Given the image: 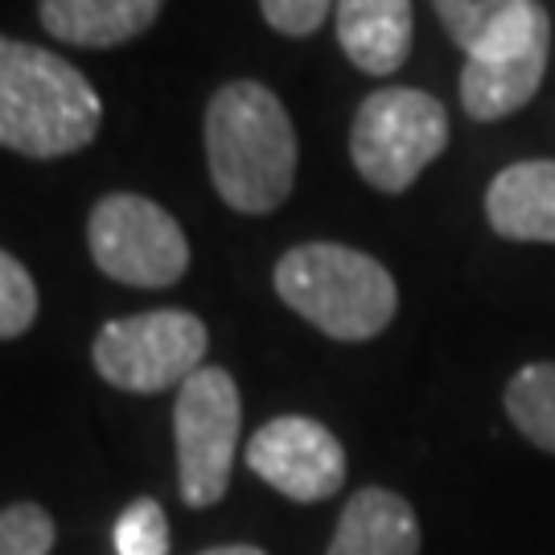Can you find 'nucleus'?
I'll return each mask as SVG.
<instances>
[{"label":"nucleus","mask_w":555,"mask_h":555,"mask_svg":"<svg viewBox=\"0 0 555 555\" xmlns=\"http://www.w3.org/2000/svg\"><path fill=\"white\" fill-rule=\"evenodd\" d=\"M206 346L210 334L202 318L185 309H153L137 318L107 321L95 334L91 358L103 383L132 396H160L198 375Z\"/></svg>","instance_id":"39448f33"},{"label":"nucleus","mask_w":555,"mask_h":555,"mask_svg":"<svg viewBox=\"0 0 555 555\" xmlns=\"http://www.w3.org/2000/svg\"><path fill=\"white\" fill-rule=\"evenodd\" d=\"M206 165L238 215H272L297 181V132L272 87L238 79L206 103Z\"/></svg>","instance_id":"f257e3e1"},{"label":"nucleus","mask_w":555,"mask_h":555,"mask_svg":"<svg viewBox=\"0 0 555 555\" xmlns=\"http://www.w3.org/2000/svg\"><path fill=\"white\" fill-rule=\"evenodd\" d=\"M202 555H268V552H259L251 543H227V547H210V552H202Z\"/></svg>","instance_id":"aec40b11"},{"label":"nucleus","mask_w":555,"mask_h":555,"mask_svg":"<svg viewBox=\"0 0 555 555\" xmlns=\"http://www.w3.org/2000/svg\"><path fill=\"white\" fill-rule=\"evenodd\" d=\"M433 4H437V17L444 25V34L465 54H474L477 46H486L522 9V0H433Z\"/></svg>","instance_id":"2eb2a0df"},{"label":"nucleus","mask_w":555,"mask_h":555,"mask_svg":"<svg viewBox=\"0 0 555 555\" xmlns=\"http://www.w3.org/2000/svg\"><path fill=\"white\" fill-rule=\"evenodd\" d=\"M243 399L235 378L222 366H202L178 387L173 403V437H178L181 502L206 511L222 502L231 486V465L238 449Z\"/></svg>","instance_id":"0eeeda50"},{"label":"nucleus","mask_w":555,"mask_h":555,"mask_svg":"<svg viewBox=\"0 0 555 555\" xmlns=\"http://www.w3.org/2000/svg\"><path fill=\"white\" fill-rule=\"evenodd\" d=\"M87 247L103 276L132 288H169L190 272L181 222L144 194H103L87 219Z\"/></svg>","instance_id":"423d86ee"},{"label":"nucleus","mask_w":555,"mask_h":555,"mask_svg":"<svg viewBox=\"0 0 555 555\" xmlns=\"http://www.w3.org/2000/svg\"><path fill=\"white\" fill-rule=\"evenodd\" d=\"M165 0H38L41 29L82 50H116L153 29Z\"/></svg>","instance_id":"9b49d317"},{"label":"nucleus","mask_w":555,"mask_h":555,"mask_svg":"<svg viewBox=\"0 0 555 555\" xmlns=\"http://www.w3.org/2000/svg\"><path fill=\"white\" fill-rule=\"evenodd\" d=\"M486 219L502 238L555 243V160L506 165L486 190Z\"/></svg>","instance_id":"f8f14e48"},{"label":"nucleus","mask_w":555,"mask_h":555,"mask_svg":"<svg viewBox=\"0 0 555 555\" xmlns=\"http://www.w3.org/2000/svg\"><path fill=\"white\" fill-rule=\"evenodd\" d=\"M38 284L17 256L0 251V341L21 337L38 321Z\"/></svg>","instance_id":"dca6fc26"},{"label":"nucleus","mask_w":555,"mask_h":555,"mask_svg":"<svg viewBox=\"0 0 555 555\" xmlns=\"http://www.w3.org/2000/svg\"><path fill=\"white\" fill-rule=\"evenodd\" d=\"M552 21L539 0H522L515 17L498 29L486 46L465 54L461 66V107L469 119H506L535 100L547 70Z\"/></svg>","instance_id":"6e6552de"},{"label":"nucleus","mask_w":555,"mask_h":555,"mask_svg":"<svg viewBox=\"0 0 555 555\" xmlns=\"http://www.w3.org/2000/svg\"><path fill=\"white\" fill-rule=\"evenodd\" d=\"M337 41L366 75H396L412 54V0H337Z\"/></svg>","instance_id":"9d476101"},{"label":"nucleus","mask_w":555,"mask_h":555,"mask_svg":"<svg viewBox=\"0 0 555 555\" xmlns=\"http://www.w3.org/2000/svg\"><path fill=\"white\" fill-rule=\"evenodd\" d=\"M280 300L334 341H371L399 309L391 272L341 243H300L276 263Z\"/></svg>","instance_id":"7ed1b4c3"},{"label":"nucleus","mask_w":555,"mask_h":555,"mask_svg":"<svg viewBox=\"0 0 555 555\" xmlns=\"http://www.w3.org/2000/svg\"><path fill=\"white\" fill-rule=\"evenodd\" d=\"M506 416L543 453H555V362H531L506 383Z\"/></svg>","instance_id":"4468645a"},{"label":"nucleus","mask_w":555,"mask_h":555,"mask_svg":"<svg viewBox=\"0 0 555 555\" xmlns=\"http://www.w3.org/2000/svg\"><path fill=\"white\" fill-rule=\"evenodd\" d=\"M449 112L416 87H383L366 95L350 128V157L366 185L403 194L444 153Z\"/></svg>","instance_id":"20e7f679"},{"label":"nucleus","mask_w":555,"mask_h":555,"mask_svg":"<svg viewBox=\"0 0 555 555\" xmlns=\"http://www.w3.org/2000/svg\"><path fill=\"white\" fill-rule=\"evenodd\" d=\"M103 100L75 62L0 34V149L34 160L82 153L100 137Z\"/></svg>","instance_id":"f03ea898"},{"label":"nucleus","mask_w":555,"mask_h":555,"mask_svg":"<svg viewBox=\"0 0 555 555\" xmlns=\"http://www.w3.org/2000/svg\"><path fill=\"white\" fill-rule=\"evenodd\" d=\"M54 518L38 502H13L0 511V555H50Z\"/></svg>","instance_id":"a211bd4d"},{"label":"nucleus","mask_w":555,"mask_h":555,"mask_svg":"<svg viewBox=\"0 0 555 555\" xmlns=\"http://www.w3.org/2000/svg\"><path fill=\"white\" fill-rule=\"evenodd\" d=\"M259 9H263V21L276 34L309 38L313 29H321V21L330 17L334 0H259Z\"/></svg>","instance_id":"6ab92c4d"},{"label":"nucleus","mask_w":555,"mask_h":555,"mask_svg":"<svg viewBox=\"0 0 555 555\" xmlns=\"http://www.w3.org/2000/svg\"><path fill=\"white\" fill-rule=\"evenodd\" d=\"M325 555H420V518L412 502L383 486L358 490L337 518Z\"/></svg>","instance_id":"ddd939ff"},{"label":"nucleus","mask_w":555,"mask_h":555,"mask_svg":"<svg viewBox=\"0 0 555 555\" xmlns=\"http://www.w3.org/2000/svg\"><path fill=\"white\" fill-rule=\"evenodd\" d=\"M251 474L293 502H325L346 481L341 440L309 416H276L247 444Z\"/></svg>","instance_id":"1a4fd4ad"},{"label":"nucleus","mask_w":555,"mask_h":555,"mask_svg":"<svg viewBox=\"0 0 555 555\" xmlns=\"http://www.w3.org/2000/svg\"><path fill=\"white\" fill-rule=\"evenodd\" d=\"M116 555H169V518L157 498H137L119 511Z\"/></svg>","instance_id":"f3484780"}]
</instances>
